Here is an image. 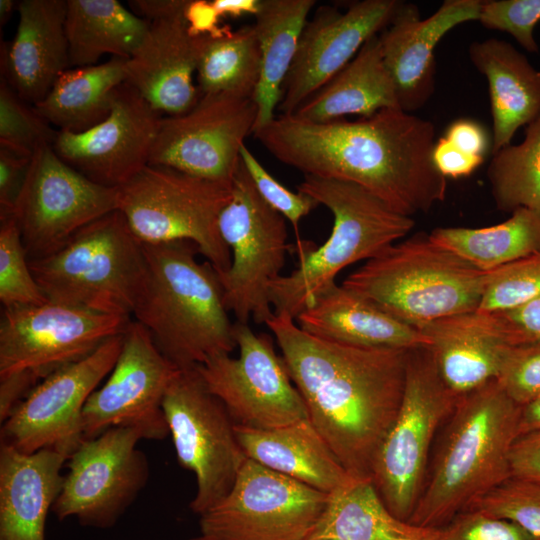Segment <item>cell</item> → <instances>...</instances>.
<instances>
[{
    "label": "cell",
    "mask_w": 540,
    "mask_h": 540,
    "mask_svg": "<svg viewBox=\"0 0 540 540\" xmlns=\"http://www.w3.org/2000/svg\"><path fill=\"white\" fill-rule=\"evenodd\" d=\"M497 382L523 406L540 397V342L511 346Z\"/></svg>",
    "instance_id": "obj_44"
},
{
    "label": "cell",
    "mask_w": 540,
    "mask_h": 540,
    "mask_svg": "<svg viewBox=\"0 0 540 540\" xmlns=\"http://www.w3.org/2000/svg\"><path fill=\"white\" fill-rule=\"evenodd\" d=\"M162 408L178 462L195 475L190 509L200 516L228 494L247 457L227 409L197 366L178 370Z\"/></svg>",
    "instance_id": "obj_12"
},
{
    "label": "cell",
    "mask_w": 540,
    "mask_h": 540,
    "mask_svg": "<svg viewBox=\"0 0 540 540\" xmlns=\"http://www.w3.org/2000/svg\"><path fill=\"white\" fill-rule=\"evenodd\" d=\"M402 3L362 0L349 4L345 11L331 5L320 6L302 30L278 111L292 115L342 70L371 37L390 24Z\"/></svg>",
    "instance_id": "obj_21"
},
{
    "label": "cell",
    "mask_w": 540,
    "mask_h": 540,
    "mask_svg": "<svg viewBox=\"0 0 540 540\" xmlns=\"http://www.w3.org/2000/svg\"><path fill=\"white\" fill-rule=\"evenodd\" d=\"M146 275L132 316L177 368L205 363L236 347L216 269L198 262L188 240L143 244Z\"/></svg>",
    "instance_id": "obj_4"
},
{
    "label": "cell",
    "mask_w": 540,
    "mask_h": 540,
    "mask_svg": "<svg viewBox=\"0 0 540 540\" xmlns=\"http://www.w3.org/2000/svg\"><path fill=\"white\" fill-rule=\"evenodd\" d=\"M378 35L371 37L342 70L292 115L312 122H328L349 115L364 118L383 109L400 108Z\"/></svg>",
    "instance_id": "obj_30"
},
{
    "label": "cell",
    "mask_w": 540,
    "mask_h": 540,
    "mask_svg": "<svg viewBox=\"0 0 540 540\" xmlns=\"http://www.w3.org/2000/svg\"><path fill=\"white\" fill-rule=\"evenodd\" d=\"M470 509L512 521L540 536V484L510 477L479 499Z\"/></svg>",
    "instance_id": "obj_41"
},
{
    "label": "cell",
    "mask_w": 540,
    "mask_h": 540,
    "mask_svg": "<svg viewBox=\"0 0 540 540\" xmlns=\"http://www.w3.org/2000/svg\"><path fill=\"white\" fill-rule=\"evenodd\" d=\"M221 17H240L257 13L261 0H212Z\"/></svg>",
    "instance_id": "obj_53"
},
{
    "label": "cell",
    "mask_w": 540,
    "mask_h": 540,
    "mask_svg": "<svg viewBox=\"0 0 540 540\" xmlns=\"http://www.w3.org/2000/svg\"><path fill=\"white\" fill-rule=\"evenodd\" d=\"M432 160L442 176L458 179L470 176L484 162V157L467 154L444 137L435 141Z\"/></svg>",
    "instance_id": "obj_48"
},
{
    "label": "cell",
    "mask_w": 540,
    "mask_h": 540,
    "mask_svg": "<svg viewBox=\"0 0 540 540\" xmlns=\"http://www.w3.org/2000/svg\"><path fill=\"white\" fill-rule=\"evenodd\" d=\"M241 160L257 192L274 210L289 220L297 233L300 220L307 216L318 202L302 192H293L276 180L244 144Z\"/></svg>",
    "instance_id": "obj_43"
},
{
    "label": "cell",
    "mask_w": 540,
    "mask_h": 540,
    "mask_svg": "<svg viewBox=\"0 0 540 540\" xmlns=\"http://www.w3.org/2000/svg\"><path fill=\"white\" fill-rule=\"evenodd\" d=\"M189 540H215V539L210 538V537H208V536H205V535L201 534L200 536L191 538V539H189Z\"/></svg>",
    "instance_id": "obj_56"
},
{
    "label": "cell",
    "mask_w": 540,
    "mask_h": 540,
    "mask_svg": "<svg viewBox=\"0 0 540 540\" xmlns=\"http://www.w3.org/2000/svg\"><path fill=\"white\" fill-rule=\"evenodd\" d=\"M19 1L14 0H0V24L5 25L13 12L18 10Z\"/></svg>",
    "instance_id": "obj_55"
},
{
    "label": "cell",
    "mask_w": 540,
    "mask_h": 540,
    "mask_svg": "<svg viewBox=\"0 0 540 540\" xmlns=\"http://www.w3.org/2000/svg\"><path fill=\"white\" fill-rule=\"evenodd\" d=\"M478 21L487 29L510 34L529 53H538L534 29L540 22V0L483 1Z\"/></svg>",
    "instance_id": "obj_42"
},
{
    "label": "cell",
    "mask_w": 540,
    "mask_h": 540,
    "mask_svg": "<svg viewBox=\"0 0 540 540\" xmlns=\"http://www.w3.org/2000/svg\"><path fill=\"white\" fill-rule=\"evenodd\" d=\"M492 155L487 177L496 208L504 213L540 209V116L526 126L522 142Z\"/></svg>",
    "instance_id": "obj_37"
},
{
    "label": "cell",
    "mask_w": 540,
    "mask_h": 540,
    "mask_svg": "<svg viewBox=\"0 0 540 540\" xmlns=\"http://www.w3.org/2000/svg\"><path fill=\"white\" fill-rule=\"evenodd\" d=\"M203 42L204 36L189 31L184 11L149 22L141 44L126 59V82L163 116L188 111L200 97L193 76Z\"/></svg>",
    "instance_id": "obj_23"
},
{
    "label": "cell",
    "mask_w": 540,
    "mask_h": 540,
    "mask_svg": "<svg viewBox=\"0 0 540 540\" xmlns=\"http://www.w3.org/2000/svg\"><path fill=\"white\" fill-rule=\"evenodd\" d=\"M295 321L311 335L350 346L402 350L428 346L419 329L342 284L321 291Z\"/></svg>",
    "instance_id": "obj_26"
},
{
    "label": "cell",
    "mask_w": 540,
    "mask_h": 540,
    "mask_svg": "<svg viewBox=\"0 0 540 540\" xmlns=\"http://www.w3.org/2000/svg\"><path fill=\"white\" fill-rule=\"evenodd\" d=\"M66 461L53 450L28 454L0 444V540H45Z\"/></svg>",
    "instance_id": "obj_25"
},
{
    "label": "cell",
    "mask_w": 540,
    "mask_h": 540,
    "mask_svg": "<svg viewBox=\"0 0 540 540\" xmlns=\"http://www.w3.org/2000/svg\"><path fill=\"white\" fill-rule=\"evenodd\" d=\"M328 494L246 458L228 494L200 515L215 540H306Z\"/></svg>",
    "instance_id": "obj_13"
},
{
    "label": "cell",
    "mask_w": 540,
    "mask_h": 540,
    "mask_svg": "<svg viewBox=\"0 0 540 540\" xmlns=\"http://www.w3.org/2000/svg\"><path fill=\"white\" fill-rule=\"evenodd\" d=\"M428 347L408 352L398 414L376 454L371 481L388 509L409 521L423 491L431 446L458 400Z\"/></svg>",
    "instance_id": "obj_10"
},
{
    "label": "cell",
    "mask_w": 540,
    "mask_h": 540,
    "mask_svg": "<svg viewBox=\"0 0 540 540\" xmlns=\"http://www.w3.org/2000/svg\"><path fill=\"white\" fill-rule=\"evenodd\" d=\"M142 439L125 427L84 439L66 461L68 472L52 507L55 516L75 518L86 527H113L149 479L148 460L137 448Z\"/></svg>",
    "instance_id": "obj_16"
},
{
    "label": "cell",
    "mask_w": 540,
    "mask_h": 540,
    "mask_svg": "<svg viewBox=\"0 0 540 540\" xmlns=\"http://www.w3.org/2000/svg\"><path fill=\"white\" fill-rule=\"evenodd\" d=\"M29 266L48 301L131 317L145 280L146 256L117 209L54 253L29 260Z\"/></svg>",
    "instance_id": "obj_7"
},
{
    "label": "cell",
    "mask_w": 540,
    "mask_h": 540,
    "mask_svg": "<svg viewBox=\"0 0 540 540\" xmlns=\"http://www.w3.org/2000/svg\"><path fill=\"white\" fill-rule=\"evenodd\" d=\"M32 156L0 146V218L13 214Z\"/></svg>",
    "instance_id": "obj_47"
},
{
    "label": "cell",
    "mask_w": 540,
    "mask_h": 540,
    "mask_svg": "<svg viewBox=\"0 0 540 540\" xmlns=\"http://www.w3.org/2000/svg\"><path fill=\"white\" fill-rule=\"evenodd\" d=\"M261 73V51L253 25L220 36H204L196 76L200 95L230 93L254 97Z\"/></svg>",
    "instance_id": "obj_36"
},
{
    "label": "cell",
    "mask_w": 540,
    "mask_h": 540,
    "mask_svg": "<svg viewBox=\"0 0 540 540\" xmlns=\"http://www.w3.org/2000/svg\"><path fill=\"white\" fill-rule=\"evenodd\" d=\"M286 219L257 192L242 160L231 195L220 213V235L231 252V264L217 271L224 303L237 322L266 324L273 317L270 288L281 276L287 244Z\"/></svg>",
    "instance_id": "obj_11"
},
{
    "label": "cell",
    "mask_w": 540,
    "mask_h": 540,
    "mask_svg": "<svg viewBox=\"0 0 540 540\" xmlns=\"http://www.w3.org/2000/svg\"><path fill=\"white\" fill-rule=\"evenodd\" d=\"M540 297V254L488 271L478 312L506 310Z\"/></svg>",
    "instance_id": "obj_40"
},
{
    "label": "cell",
    "mask_w": 540,
    "mask_h": 540,
    "mask_svg": "<svg viewBox=\"0 0 540 540\" xmlns=\"http://www.w3.org/2000/svg\"><path fill=\"white\" fill-rule=\"evenodd\" d=\"M257 114L254 97L200 95L188 111L162 117L149 164L232 183L241 147L254 132Z\"/></svg>",
    "instance_id": "obj_18"
},
{
    "label": "cell",
    "mask_w": 540,
    "mask_h": 540,
    "mask_svg": "<svg viewBox=\"0 0 540 540\" xmlns=\"http://www.w3.org/2000/svg\"><path fill=\"white\" fill-rule=\"evenodd\" d=\"M482 2L446 0L425 19L415 4L403 2L379 33L383 60L402 110L413 113L430 100L435 90L437 45L458 25L478 21Z\"/></svg>",
    "instance_id": "obj_22"
},
{
    "label": "cell",
    "mask_w": 540,
    "mask_h": 540,
    "mask_svg": "<svg viewBox=\"0 0 540 540\" xmlns=\"http://www.w3.org/2000/svg\"><path fill=\"white\" fill-rule=\"evenodd\" d=\"M0 301L4 309L48 302L30 269L13 215L0 218Z\"/></svg>",
    "instance_id": "obj_38"
},
{
    "label": "cell",
    "mask_w": 540,
    "mask_h": 540,
    "mask_svg": "<svg viewBox=\"0 0 540 540\" xmlns=\"http://www.w3.org/2000/svg\"><path fill=\"white\" fill-rule=\"evenodd\" d=\"M234 431L247 458L319 491L352 479L309 418L274 429L234 424Z\"/></svg>",
    "instance_id": "obj_29"
},
{
    "label": "cell",
    "mask_w": 540,
    "mask_h": 540,
    "mask_svg": "<svg viewBox=\"0 0 540 540\" xmlns=\"http://www.w3.org/2000/svg\"><path fill=\"white\" fill-rule=\"evenodd\" d=\"M129 4L136 15L151 22L184 11L187 0H133Z\"/></svg>",
    "instance_id": "obj_52"
},
{
    "label": "cell",
    "mask_w": 540,
    "mask_h": 540,
    "mask_svg": "<svg viewBox=\"0 0 540 540\" xmlns=\"http://www.w3.org/2000/svg\"><path fill=\"white\" fill-rule=\"evenodd\" d=\"M126 59L66 69L35 109L58 131L80 133L96 126L109 115L114 92L126 81Z\"/></svg>",
    "instance_id": "obj_33"
},
{
    "label": "cell",
    "mask_w": 540,
    "mask_h": 540,
    "mask_svg": "<svg viewBox=\"0 0 540 540\" xmlns=\"http://www.w3.org/2000/svg\"><path fill=\"white\" fill-rule=\"evenodd\" d=\"M429 237L476 268L492 271L540 254V209L519 208L487 227H438Z\"/></svg>",
    "instance_id": "obj_35"
},
{
    "label": "cell",
    "mask_w": 540,
    "mask_h": 540,
    "mask_svg": "<svg viewBox=\"0 0 540 540\" xmlns=\"http://www.w3.org/2000/svg\"><path fill=\"white\" fill-rule=\"evenodd\" d=\"M443 137L461 151L484 158L491 145L489 134L484 126L467 118L453 121L447 127Z\"/></svg>",
    "instance_id": "obj_50"
},
{
    "label": "cell",
    "mask_w": 540,
    "mask_h": 540,
    "mask_svg": "<svg viewBox=\"0 0 540 540\" xmlns=\"http://www.w3.org/2000/svg\"><path fill=\"white\" fill-rule=\"evenodd\" d=\"M131 317L48 301L3 309L0 322V422L39 382L123 334Z\"/></svg>",
    "instance_id": "obj_8"
},
{
    "label": "cell",
    "mask_w": 540,
    "mask_h": 540,
    "mask_svg": "<svg viewBox=\"0 0 540 540\" xmlns=\"http://www.w3.org/2000/svg\"><path fill=\"white\" fill-rule=\"evenodd\" d=\"M57 131L0 78V146L32 156L42 145H52Z\"/></svg>",
    "instance_id": "obj_39"
},
{
    "label": "cell",
    "mask_w": 540,
    "mask_h": 540,
    "mask_svg": "<svg viewBox=\"0 0 540 540\" xmlns=\"http://www.w3.org/2000/svg\"><path fill=\"white\" fill-rule=\"evenodd\" d=\"M239 356L219 354L197 368L209 391L221 400L234 424L274 429L308 418L306 404L294 385L270 335L234 323Z\"/></svg>",
    "instance_id": "obj_14"
},
{
    "label": "cell",
    "mask_w": 540,
    "mask_h": 540,
    "mask_svg": "<svg viewBox=\"0 0 540 540\" xmlns=\"http://www.w3.org/2000/svg\"><path fill=\"white\" fill-rule=\"evenodd\" d=\"M231 186L148 164L117 188V209L143 244L188 240L216 270L224 271L231 264V252L218 221Z\"/></svg>",
    "instance_id": "obj_9"
},
{
    "label": "cell",
    "mask_w": 540,
    "mask_h": 540,
    "mask_svg": "<svg viewBox=\"0 0 540 540\" xmlns=\"http://www.w3.org/2000/svg\"><path fill=\"white\" fill-rule=\"evenodd\" d=\"M315 0H261L254 29L261 51V73L254 95L258 108L255 129L270 123L282 97L300 35Z\"/></svg>",
    "instance_id": "obj_32"
},
{
    "label": "cell",
    "mask_w": 540,
    "mask_h": 540,
    "mask_svg": "<svg viewBox=\"0 0 540 540\" xmlns=\"http://www.w3.org/2000/svg\"><path fill=\"white\" fill-rule=\"evenodd\" d=\"M148 28L149 21L117 0H66L70 68L98 64L106 54L129 58Z\"/></svg>",
    "instance_id": "obj_34"
},
{
    "label": "cell",
    "mask_w": 540,
    "mask_h": 540,
    "mask_svg": "<svg viewBox=\"0 0 540 540\" xmlns=\"http://www.w3.org/2000/svg\"><path fill=\"white\" fill-rule=\"evenodd\" d=\"M306 540H441V529L397 518L371 479H350L328 494L327 503Z\"/></svg>",
    "instance_id": "obj_31"
},
{
    "label": "cell",
    "mask_w": 540,
    "mask_h": 540,
    "mask_svg": "<svg viewBox=\"0 0 540 540\" xmlns=\"http://www.w3.org/2000/svg\"><path fill=\"white\" fill-rule=\"evenodd\" d=\"M122 343L123 334L114 336L39 382L1 422V443L28 454L49 449L68 459L84 440V406L112 371Z\"/></svg>",
    "instance_id": "obj_17"
},
{
    "label": "cell",
    "mask_w": 540,
    "mask_h": 540,
    "mask_svg": "<svg viewBox=\"0 0 540 540\" xmlns=\"http://www.w3.org/2000/svg\"><path fill=\"white\" fill-rule=\"evenodd\" d=\"M487 274L419 232L366 261L342 285L419 329L477 311Z\"/></svg>",
    "instance_id": "obj_6"
},
{
    "label": "cell",
    "mask_w": 540,
    "mask_h": 540,
    "mask_svg": "<svg viewBox=\"0 0 540 540\" xmlns=\"http://www.w3.org/2000/svg\"><path fill=\"white\" fill-rule=\"evenodd\" d=\"M14 38L1 44V77L35 105L70 68L66 0H22Z\"/></svg>",
    "instance_id": "obj_24"
},
{
    "label": "cell",
    "mask_w": 540,
    "mask_h": 540,
    "mask_svg": "<svg viewBox=\"0 0 540 540\" xmlns=\"http://www.w3.org/2000/svg\"><path fill=\"white\" fill-rule=\"evenodd\" d=\"M419 330L445 385L457 396L497 379L509 346L487 313L469 312L428 323Z\"/></svg>",
    "instance_id": "obj_27"
},
{
    "label": "cell",
    "mask_w": 540,
    "mask_h": 540,
    "mask_svg": "<svg viewBox=\"0 0 540 540\" xmlns=\"http://www.w3.org/2000/svg\"><path fill=\"white\" fill-rule=\"evenodd\" d=\"M253 134L304 175L358 185L405 216L428 212L446 197L447 179L432 160L433 123L400 108L328 122L280 114Z\"/></svg>",
    "instance_id": "obj_1"
},
{
    "label": "cell",
    "mask_w": 540,
    "mask_h": 540,
    "mask_svg": "<svg viewBox=\"0 0 540 540\" xmlns=\"http://www.w3.org/2000/svg\"><path fill=\"white\" fill-rule=\"evenodd\" d=\"M162 117L125 81L102 122L80 133L57 131L52 147L91 181L119 188L149 164Z\"/></svg>",
    "instance_id": "obj_20"
},
{
    "label": "cell",
    "mask_w": 540,
    "mask_h": 540,
    "mask_svg": "<svg viewBox=\"0 0 540 540\" xmlns=\"http://www.w3.org/2000/svg\"><path fill=\"white\" fill-rule=\"evenodd\" d=\"M308 418L354 479H371L405 387L409 350L363 348L302 330L286 312L266 322Z\"/></svg>",
    "instance_id": "obj_2"
},
{
    "label": "cell",
    "mask_w": 540,
    "mask_h": 540,
    "mask_svg": "<svg viewBox=\"0 0 540 540\" xmlns=\"http://www.w3.org/2000/svg\"><path fill=\"white\" fill-rule=\"evenodd\" d=\"M487 314L498 335L509 346L540 342V297Z\"/></svg>",
    "instance_id": "obj_46"
},
{
    "label": "cell",
    "mask_w": 540,
    "mask_h": 540,
    "mask_svg": "<svg viewBox=\"0 0 540 540\" xmlns=\"http://www.w3.org/2000/svg\"><path fill=\"white\" fill-rule=\"evenodd\" d=\"M178 370L149 332L131 320L109 378L84 406V439L113 427L135 429L146 440L165 439L170 432L162 403Z\"/></svg>",
    "instance_id": "obj_19"
},
{
    "label": "cell",
    "mask_w": 540,
    "mask_h": 540,
    "mask_svg": "<svg viewBox=\"0 0 540 540\" xmlns=\"http://www.w3.org/2000/svg\"><path fill=\"white\" fill-rule=\"evenodd\" d=\"M118 190L65 163L52 145L33 154L13 217L29 260L48 256L94 220L117 210Z\"/></svg>",
    "instance_id": "obj_15"
},
{
    "label": "cell",
    "mask_w": 540,
    "mask_h": 540,
    "mask_svg": "<svg viewBox=\"0 0 540 540\" xmlns=\"http://www.w3.org/2000/svg\"><path fill=\"white\" fill-rule=\"evenodd\" d=\"M520 435L540 431V397L521 407Z\"/></svg>",
    "instance_id": "obj_54"
},
{
    "label": "cell",
    "mask_w": 540,
    "mask_h": 540,
    "mask_svg": "<svg viewBox=\"0 0 540 540\" xmlns=\"http://www.w3.org/2000/svg\"><path fill=\"white\" fill-rule=\"evenodd\" d=\"M441 540H540V536L512 521L469 509L441 529Z\"/></svg>",
    "instance_id": "obj_45"
},
{
    "label": "cell",
    "mask_w": 540,
    "mask_h": 540,
    "mask_svg": "<svg viewBox=\"0 0 540 540\" xmlns=\"http://www.w3.org/2000/svg\"><path fill=\"white\" fill-rule=\"evenodd\" d=\"M189 31L196 36H220L230 27L219 26L221 16L213 1L187 0L184 10Z\"/></svg>",
    "instance_id": "obj_51"
},
{
    "label": "cell",
    "mask_w": 540,
    "mask_h": 540,
    "mask_svg": "<svg viewBox=\"0 0 540 540\" xmlns=\"http://www.w3.org/2000/svg\"><path fill=\"white\" fill-rule=\"evenodd\" d=\"M521 407L496 379L458 397L408 522L442 529L512 477Z\"/></svg>",
    "instance_id": "obj_3"
},
{
    "label": "cell",
    "mask_w": 540,
    "mask_h": 540,
    "mask_svg": "<svg viewBox=\"0 0 540 540\" xmlns=\"http://www.w3.org/2000/svg\"><path fill=\"white\" fill-rule=\"evenodd\" d=\"M468 55L488 83L494 153L540 116V71L505 40L474 41Z\"/></svg>",
    "instance_id": "obj_28"
},
{
    "label": "cell",
    "mask_w": 540,
    "mask_h": 540,
    "mask_svg": "<svg viewBox=\"0 0 540 540\" xmlns=\"http://www.w3.org/2000/svg\"><path fill=\"white\" fill-rule=\"evenodd\" d=\"M297 191L327 207L333 215V226L319 247L297 239L296 269L271 285L274 313L286 312L294 319L321 291L336 283L339 272L378 256L415 225L412 217L394 211L350 182L304 175Z\"/></svg>",
    "instance_id": "obj_5"
},
{
    "label": "cell",
    "mask_w": 540,
    "mask_h": 540,
    "mask_svg": "<svg viewBox=\"0 0 540 540\" xmlns=\"http://www.w3.org/2000/svg\"><path fill=\"white\" fill-rule=\"evenodd\" d=\"M512 477L540 484V431L520 435L510 453Z\"/></svg>",
    "instance_id": "obj_49"
}]
</instances>
